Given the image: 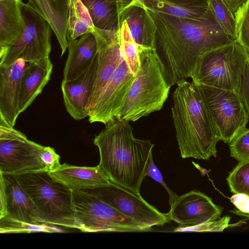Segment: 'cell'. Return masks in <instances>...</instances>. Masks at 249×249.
Returning <instances> with one entry per match:
<instances>
[{"mask_svg":"<svg viewBox=\"0 0 249 249\" xmlns=\"http://www.w3.org/2000/svg\"><path fill=\"white\" fill-rule=\"evenodd\" d=\"M53 64L47 57L30 62L25 69L21 82L19 111H24L41 92L50 80Z\"/></svg>","mask_w":249,"mask_h":249,"instance_id":"20","label":"cell"},{"mask_svg":"<svg viewBox=\"0 0 249 249\" xmlns=\"http://www.w3.org/2000/svg\"><path fill=\"white\" fill-rule=\"evenodd\" d=\"M0 184L6 195V216L31 224L44 223L38 218L32 201L15 175L0 173Z\"/></svg>","mask_w":249,"mask_h":249,"instance_id":"17","label":"cell"},{"mask_svg":"<svg viewBox=\"0 0 249 249\" xmlns=\"http://www.w3.org/2000/svg\"><path fill=\"white\" fill-rule=\"evenodd\" d=\"M208 3L210 10L221 29L236 40L234 15L222 0H208Z\"/></svg>","mask_w":249,"mask_h":249,"instance_id":"28","label":"cell"},{"mask_svg":"<svg viewBox=\"0 0 249 249\" xmlns=\"http://www.w3.org/2000/svg\"><path fill=\"white\" fill-rule=\"evenodd\" d=\"M100 154L99 165L113 183L140 193L154 144L136 139L129 121L118 120L93 140Z\"/></svg>","mask_w":249,"mask_h":249,"instance_id":"2","label":"cell"},{"mask_svg":"<svg viewBox=\"0 0 249 249\" xmlns=\"http://www.w3.org/2000/svg\"><path fill=\"white\" fill-rule=\"evenodd\" d=\"M231 212L240 216L246 219H249V213H244L238 210L231 211Z\"/></svg>","mask_w":249,"mask_h":249,"instance_id":"39","label":"cell"},{"mask_svg":"<svg viewBox=\"0 0 249 249\" xmlns=\"http://www.w3.org/2000/svg\"><path fill=\"white\" fill-rule=\"evenodd\" d=\"M68 0H28L26 3L51 26L61 49V55L68 47L67 38Z\"/></svg>","mask_w":249,"mask_h":249,"instance_id":"21","label":"cell"},{"mask_svg":"<svg viewBox=\"0 0 249 249\" xmlns=\"http://www.w3.org/2000/svg\"><path fill=\"white\" fill-rule=\"evenodd\" d=\"M71 190L77 229L82 231H143L134 221L93 193L87 190Z\"/></svg>","mask_w":249,"mask_h":249,"instance_id":"7","label":"cell"},{"mask_svg":"<svg viewBox=\"0 0 249 249\" xmlns=\"http://www.w3.org/2000/svg\"><path fill=\"white\" fill-rule=\"evenodd\" d=\"M236 40L249 54V0L234 14Z\"/></svg>","mask_w":249,"mask_h":249,"instance_id":"30","label":"cell"},{"mask_svg":"<svg viewBox=\"0 0 249 249\" xmlns=\"http://www.w3.org/2000/svg\"><path fill=\"white\" fill-rule=\"evenodd\" d=\"M140 65L118 120L135 122L160 110L170 88L163 64L155 49L139 46Z\"/></svg>","mask_w":249,"mask_h":249,"instance_id":"4","label":"cell"},{"mask_svg":"<svg viewBox=\"0 0 249 249\" xmlns=\"http://www.w3.org/2000/svg\"><path fill=\"white\" fill-rule=\"evenodd\" d=\"M229 144L231 157L238 162L249 160V128L244 129Z\"/></svg>","mask_w":249,"mask_h":249,"instance_id":"31","label":"cell"},{"mask_svg":"<svg viewBox=\"0 0 249 249\" xmlns=\"http://www.w3.org/2000/svg\"><path fill=\"white\" fill-rule=\"evenodd\" d=\"M68 42V55L63 71V80L66 81L75 79L83 74L98 54L96 39L92 33L84 34Z\"/></svg>","mask_w":249,"mask_h":249,"instance_id":"18","label":"cell"},{"mask_svg":"<svg viewBox=\"0 0 249 249\" xmlns=\"http://www.w3.org/2000/svg\"><path fill=\"white\" fill-rule=\"evenodd\" d=\"M40 158L48 172L55 170L61 165L60 156L52 147L44 146L41 152Z\"/></svg>","mask_w":249,"mask_h":249,"instance_id":"33","label":"cell"},{"mask_svg":"<svg viewBox=\"0 0 249 249\" xmlns=\"http://www.w3.org/2000/svg\"><path fill=\"white\" fill-rule=\"evenodd\" d=\"M15 175L42 222L77 229L71 189L53 180L46 170Z\"/></svg>","mask_w":249,"mask_h":249,"instance_id":"5","label":"cell"},{"mask_svg":"<svg viewBox=\"0 0 249 249\" xmlns=\"http://www.w3.org/2000/svg\"><path fill=\"white\" fill-rule=\"evenodd\" d=\"M87 8L94 26L99 29L116 31L121 27L120 0H81Z\"/></svg>","mask_w":249,"mask_h":249,"instance_id":"23","label":"cell"},{"mask_svg":"<svg viewBox=\"0 0 249 249\" xmlns=\"http://www.w3.org/2000/svg\"><path fill=\"white\" fill-rule=\"evenodd\" d=\"M120 31L124 56L131 72L136 75L140 65L139 45L133 39L126 22H121Z\"/></svg>","mask_w":249,"mask_h":249,"instance_id":"27","label":"cell"},{"mask_svg":"<svg viewBox=\"0 0 249 249\" xmlns=\"http://www.w3.org/2000/svg\"><path fill=\"white\" fill-rule=\"evenodd\" d=\"M0 218L7 215L6 198L4 188L2 184L0 185Z\"/></svg>","mask_w":249,"mask_h":249,"instance_id":"37","label":"cell"},{"mask_svg":"<svg viewBox=\"0 0 249 249\" xmlns=\"http://www.w3.org/2000/svg\"><path fill=\"white\" fill-rule=\"evenodd\" d=\"M33 232H62L60 229L46 223L31 224L5 216L0 218V233H31Z\"/></svg>","mask_w":249,"mask_h":249,"instance_id":"26","label":"cell"},{"mask_svg":"<svg viewBox=\"0 0 249 249\" xmlns=\"http://www.w3.org/2000/svg\"><path fill=\"white\" fill-rule=\"evenodd\" d=\"M141 0L147 8L155 12L192 19L202 18L209 9V6H181L165 0Z\"/></svg>","mask_w":249,"mask_h":249,"instance_id":"25","label":"cell"},{"mask_svg":"<svg viewBox=\"0 0 249 249\" xmlns=\"http://www.w3.org/2000/svg\"><path fill=\"white\" fill-rule=\"evenodd\" d=\"M22 12L26 28L21 36L4 51L0 53V66L10 65L19 59L28 62L49 57L52 30L47 21L22 3Z\"/></svg>","mask_w":249,"mask_h":249,"instance_id":"8","label":"cell"},{"mask_svg":"<svg viewBox=\"0 0 249 249\" xmlns=\"http://www.w3.org/2000/svg\"><path fill=\"white\" fill-rule=\"evenodd\" d=\"M48 174L53 180L71 189L90 190L108 185L111 182L99 164L87 167L64 163Z\"/></svg>","mask_w":249,"mask_h":249,"instance_id":"16","label":"cell"},{"mask_svg":"<svg viewBox=\"0 0 249 249\" xmlns=\"http://www.w3.org/2000/svg\"><path fill=\"white\" fill-rule=\"evenodd\" d=\"M175 4L184 7L208 6V0H165Z\"/></svg>","mask_w":249,"mask_h":249,"instance_id":"36","label":"cell"},{"mask_svg":"<svg viewBox=\"0 0 249 249\" xmlns=\"http://www.w3.org/2000/svg\"><path fill=\"white\" fill-rule=\"evenodd\" d=\"M231 201L237 210L244 213H249V196L243 193L234 194L231 198Z\"/></svg>","mask_w":249,"mask_h":249,"instance_id":"35","label":"cell"},{"mask_svg":"<svg viewBox=\"0 0 249 249\" xmlns=\"http://www.w3.org/2000/svg\"><path fill=\"white\" fill-rule=\"evenodd\" d=\"M87 190L134 221L143 231L171 221L168 213L160 212L146 201L140 193H134L112 182L107 186Z\"/></svg>","mask_w":249,"mask_h":249,"instance_id":"11","label":"cell"},{"mask_svg":"<svg viewBox=\"0 0 249 249\" xmlns=\"http://www.w3.org/2000/svg\"><path fill=\"white\" fill-rule=\"evenodd\" d=\"M44 147L0 118V173L17 175L47 171L40 158Z\"/></svg>","mask_w":249,"mask_h":249,"instance_id":"9","label":"cell"},{"mask_svg":"<svg viewBox=\"0 0 249 249\" xmlns=\"http://www.w3.org/2000/svg\"><path fill=\"white\" fill-rule=\"evenodd\" d=\"M97 63V55L83 74L72 80L62 81L61 88L64 105L74 120H80L88 116Z\"/></svg>","mask_w":249,"mask_h":249,"instance_id":"15","label":"cell"},{"mask_svg":"<svg viewBox=\"0 0 249 249\" xmlns=\"http://www.w3.org/2000/svg\"><path fill=\"white\" fill-rule=\"evenodd\" d=\"M88 10L81 0H68L67 38L77 39L95 29Z\"/></svg>","mask_w":249,"mask_h":249,"instance_id":"24","label":"cell"},{"mask_svg":"<svg viewBox=\"0 0 249 249\" xmlns=\"http://www.w3.org/2000/svg\"><path fill=\"white\" fill-rule=\"evenodd\" d=\"M198 85L212 113L220 140L229 143L246 128L249 120L239 93L206 85Z\"/></svg>","mask_w":249,"mask_h":249,"instance_id":"10","label":"cell"},{"mask_svg":"<svg viewBox=\"0 0 249 249\" xmlns=\"http://www.w3.org/2000/svg\"><path fill=\"white\" fill-rule=\"evenodd\" d=\"M234 15L237 9L249 0H222Z\"/></svg>","mask_w":249,"mask_h":249,"instance_id":"38","label":"cell"},{"mask_svg":"<svg viewBox=\"0 0 249 249\" xmlns=\"http://www.w3.org/2000/svg\"><path fill=\"white\" fill-rule=\"evenodd\" d=\"M223 208L212 199L196 190L177 195L168 213L170 219L178 224L174 231H192L197 227L219 219Z\"/></svg>","mask_w":249,"mask_h":249,"instance_id":"13","label":"cell"},{"mask_svg":"<svg viewBox=\"0 0 249 249\" xmlns=\"http://www.w3.org/2000/svg\"><path fill=\"white\" fill-rule=\"evenodd\" d=\"M30 63L20 59L10 65L0 66V118L11 127L20 114L21 79Z\"/></svg>","mask_w":249,"mask_h":249,"instance_id":"14","label":"cell"},{"mask_svg":"<svg viewBox=\"0 0 249 249\" xmlns=\"http://www.w3.org/2000/svg\"><path fill=\"white\" fill-rule=\"evenodd\" d=\"M135 76L123 54L113 76L89 109L90 123L99 122L107 127L118 120Z\"/></svg>","mask_w":249,"mask_h":249,"instance_id":"12","label":"cell"},{"mask_svg":"<svg viewBox=\"0 0 249 249\" xmlns=\"http://www.w3.org/2000/svg\"><path fill=\"white\" fill-rule=\"evenodd\" d=\"M227 181L233 194L243 193L249 196V160L239 162L230 173Z\"/></svg>","mask_w":249,"mask_h":249,"instance_id":"29","label":"cell"},{"mask_svg":"<svg viewBox=\"0 0 249 249\" xmlns=\"http://www.w3.org/2000/svg\"><path fill=\"white\" fill-rule=\"evenodd\" d=\"M146 9L155 26L154 49L171 87L191 78L205 53L234 40L221 29L209 8L198 19Z\"/></svg>","mask_w":249,"mask_h":249,"instance_id":"1","label":"cell"},{"mask_svg":"<svg viewBox=\"0 0 249 249\" xmlns=\"http://www.w3.org/2000/svg\"><path fill=\"white\" fill-rule=\"evenodd\" d=\"M121 22L125 20L135 42L139 46L154 49L155 26L141 0H133L120 13Z\"/></svg>","mask_w":249,"mask_h":249,"instance_id":"19","label":"cell"},{"mask_svg":"<svg viewBox=\"0 0 249 249\" xmlns=\"http://www.w3.org/2000/svg\"><path fill=\"white\" fill-rule=\"evenodd\" d=\"M239 94L249 118V60L242 76Z\"/></svg>","mask_w":249,"mask_h":249,"instance_id":"34","label":"cell"},{"mask_svg":"<svg viewBox=\"0 0 249 249\" xmlns=\"http://www.w3.org/2000/svg\"><path fill=\"white\" fill-rule=\"evenodd\" d=\"M149 177L157 182L160 183L165 189L169 195L170 205L177 195L172 191L166 185L160 171L159 170L153 160V156L150 159L147 168L146 170L145 177Z\"/></svg>","mask_w":249,"mask_h":249,"instance_id":"32","label":"cell"},{"mask_svg":"<svg viewBox=\"0 0 249 249\" xmlns=\"http://www.w3.org/2000/svg\"><path fill=\"white\" fill-rule=\"evenodd\" d=\"M249 54L236 40L205 53L191 78L206 85L239 93Z\"/></svg>","mask_w":249,"mask_h":249,"instance_id":"6","label":"cell"},{"mask_svg":"<svg viewBox=\"0 0 249 249\" xmlns=\"http://www.w3.org/2000/svg\"><path fill=\"white\" fill-rule=\"evenodd\" d=\"M172 117L183 159L216 157L220 136L199 85L180 81L173 94Z\"/></svg>","mask_w":249,"mask_h":249,"instance_id":"3","label":"cell"},{"mask_svg":"<svg viewBox=\"0 0 249 249\" xmlns=\"http://www.w3.org/2000/svg\"><path fill=\"white\" fill-rule=\"evenodd\" d=\"M22 3V0H0V53L13 44L25 29Z\"/></svg>","mask_w":249,"mask_h":249,"instance_id":"22","label":"cell"}]
</instances>
